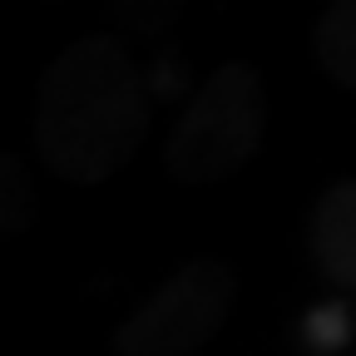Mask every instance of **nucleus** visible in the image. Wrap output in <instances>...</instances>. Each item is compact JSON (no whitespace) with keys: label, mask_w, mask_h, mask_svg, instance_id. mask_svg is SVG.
<instances>
[{"label":"nucleus","mask_w":356,"mask_h":356,"mask_svg":"<svg viewBox=\"0 0 356 356\" xmlns=\"http://www.w3.org/2000/svg\"><path fill=\"white\" fill-rule=\"evenodd\" d=\"M35 149L65 184L95 188L144 149L154 104L139 65L114 40H74L35 84Z\"/></svg>","instance_id":"nucleus-1"},{"label":"nucleus","mask_w":356,"mask_h":356,"mask_svg":"<svg viewBox=\"0 0 356 356\" xmlns=\"http://www.w3.org/2000/svg\"><path fill=\"white\" fill-rule=\"evenodd\" d=\"M267 134L262 79L243 60H222L188 95L163 139V163L184 188H213L248 168Z\"/></svg>","instance_id":"nucleus-2"},{"label":"nucleus","mask_w":356,"mask_h":356,"mask_svg":"<svg viewBox=\"0 0 356 356\" xmlns=\"http://www.w3.org/2000/svg\"><path fill=\"white\" fill-rule=\"evenodd\" d=\"M307 248H312L317 273L356 302V178H346V184H337L317 198Z\"/></svg>","instance_id":"nucleus-4"},{"label":"nucleus","mask_w":356,"mask_h":356,"mask_svg":"<svg viewBox=\"0 0 356 356\" xmlns=\"http://www.w3.org/2000/svg\"><path fill=\"white\" fill-rule=\"evenodd\" d=\"M238 277L218 257H193L149 287L114 327V356H184L213 341L233 317Z\"/></svg>","instance_id":"nucleus-3"},{"label":"nucleus","mask_w":356,"mask_h":356,"mask_svg":"<svg viewBox=\"0 0 356 356\" xmlns=\"http://www.w3.org/2000/svg\"><path fill=\"white\" fill-rule=\"evenodd\" d=\"M312 55L327 79L356 95V0H341L312 25Z\"/></svg>","instance_id":"nucleus-5"},{"label":"nucleus","mask_w":356,"mask_h":356,"mask_svg":"<svg viewBox=\"0 0 356 356\" xmlns=\"http://www.w3.org/2000/svg\"><path fill=\"white\" fill-rule=\"evenodd\" d=\"M35 173L10 154V149H0V238H10V233H25L30 228V218H35Z\"/></svg>","instance_id":"nucleus-6"}]
</instances>
